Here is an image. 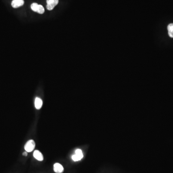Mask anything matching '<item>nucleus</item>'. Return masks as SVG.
<instances>
[{
    "mask_svg": "<svg viewBox=\"0 0 173 173\" xmlns=\"http://www.w3.org/2000/svg\"><path fill=\"white\" fill-rule=\"evenodd\" d=\"M31 8L34 12H37L40 14L44 13V11H45L43 6H42L41 5H38L37 3H35V2L31 5Z\"/></svg>",
    "mask_w": 173,
    "mask_h": 173,
    "instance_id": "1",
    "label": "nucleus"
},
{
    "mask_svg": "<svg viewBox=\"0 0 173 173\" xmlns=\"http://www.w3.org/2000/svg\"><path fill=\"white\" fill-rule=\"evenodd\" d=\"M35 148V142L33 140H31L28 141L26 143L24 146V148L26 151L28 153L32 152Z\"/></svg>",
    "mask_w": 173,
    "mask_h": 173,
    "instance_id": "2",
    "label": "nucleus"
},
{
    "mask_svg": "<svg viewBox=\"0 0 173 173\" xmlns=\"http://www.w3.org/2000/svg\"><path fill=\"white\" fill-rule=\"evenodd\" d=\"M46 8L48 10H52L58 5L59 0H47Z\"/></svg>",
    "mask_w": 173,
    "mask_h": 173,
    "instance_id": "3",
    "label": "nucleus"
},
{
    "mask_svg": "<svg viewBox=\"0 0 173 173\" xmlns=\"http://www.w3.org/2000/svg\"><path fill=\"white\" fill-rule=\"evenodd\" d=\"M24 4V0H13L11 3L12 7L14 8H17L23 5Z\"/></svg>",
    "mask_w": 173,
    "mask_h": 173,
    "instance_id": "4",
    "label": "nucleus"
},
{
    "mask_svg": "<svg viewBox=\"0 0 173 173\" xmlns=\"http://www.w3.org/2000/svg\"><path fill=\"white\" fill-rule=\"evenodd\" d=\"M54 170L56 173H62L63 172V166L59 163H55L54 165Z\"/></svg>",
    "mask_w": 173,
    "mask_h": 173,
    "instance_id": "5",
    "label": "nucleus"
},
{
    "mask_svg": "<svg viewBox=\"0 0 173 173\" xmlns=\"http://www.w3.org/2000/svg\"><path fill=\"white\" fill-rule=\"evenodd\" d=\"M33 156L35 159L39 161H42L43 160V156L39 150H35L33 153Z\"/></svg>",
    "mask_w": 173,
    "mask_h": 173,
    "instance_id": "6",
    "label": "nucleus"
},
{
    "mask_svg": "<svg viewBox=\"0 0 173 173\" xmlns=\"http://www.w3.org/2000/svg\"><path fill=\"white\" fill-rule=\"evenodd\" d=\"M42 103L43 102L42 100L39 97H36L35 100V106L36 108L38 110L40 109L42 106Z\"/></svg>",
    "mask_w": 173,
    "mask_h": 173,
    "instance_id": "7",
    "label": "nucleus"
},
{
    "mask_svg": "<svg viewBox=\"0 0 173 173\" xmlns=\"http://www.w3.org/2000/svg\"><path fill=\"white\" fill-rule=\"evenodd\" d=\"M169 36L173 38V23L170 24L167 26Z\"/></svg>",
    "mask_w": 173,
    "mask_h": 173,
    "instance_id": "8",
    "label": "nucleus"
},
{
    "mask_svg": "<svg viewBox=\"0 0 173 173\" xmlns=\"http://www.w3.org/2000/svg\"><path fill=\"white\" fill-rule=\"evenodd\" d=\"M75 154L77 155L81 160L83 157V154L82 152L80 149H76L75 151Z\"/></svg>",
    "mask_w": 173,
    "mask_h": 173,
    "instance_id": "9",
    "label": "nucleus"
},
{
    "mask_svg": "<svg viewBox=\"0 0 173 173\" xmlns=\"http://www.w3.org/2000/svg\"><path fill=\"white\" fill-rule=\"evenodd\" d=\"M28 152H26H26H24L23 153V155L25 156H27V155H28Z\"/></svg>",
    "mask_w": 173,
    "mask_h": 173,
    "instance_id": "10",
    "label": "nucleus"
}]
</instances>
